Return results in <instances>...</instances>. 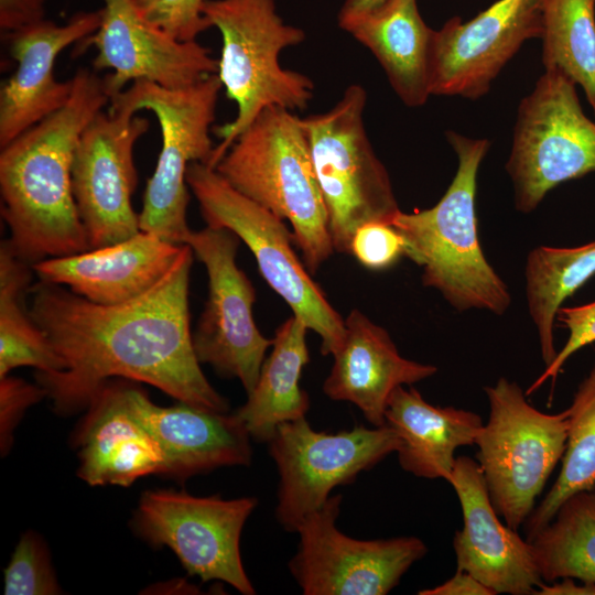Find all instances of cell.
Here are the masks:
<instances>
[{"label":"cell","instance_id":"obj_1","mask_svg":"<svg viewBox=\"0 0 595 595\" xmlns=\"http://www.w3.org/2000/svg\"><path fill=\"white\" fill-rule=\"evenodd\" d=\"M194 252L184 244L172 268L145 293L119 304L90 302L65 286L37 281L28 310L65 368L36 372L56 413L72 414L112 378L149 383L180 402L228 412L203 374L190 328Z\"/></svg>","mask_w":595,"mask_h":595},{"label":"cell","instance_id":"obj_2","mask_svg":"<svg viewBox=\"0 0 595 595\" xmlns=\"http://www.w3.org/2000/svg\"><path fill=\"white\" fill-rule=\"evenodd\" d=\"M64 107L24 131L0 153L1 216L11 251L30 263L89 250L72 190L79 138L109 102L104 78L87 68L73 76Z\"/></svg>","mask_w":595,"mask_h":595},{"label":"cell","instance_id":"obj_3","mask_svg":"<svg viewBox=\"0 0 595 595\" xmlns=\"http://www.w3.org/2000/svg\"><path fill=\"white\" fill-rule=\"evenodd\" d=\"M457 170L431 208L399 213L391 224L403 237L405 255L422 268V283L435 289L457 311L502 315L511 303L508 286L480 247L476 216L477 174L489 142L447 131Z\"/></svg>","mask_w":595,"mask_h":595},{"label":"cell","instance_id":"obj_4","mask_svg":"<svg viewBox=\"0 0 595 595\" xmlns=\"http://www.w3.org/2000/svg\"><path fill=\"white\" fill-rule=\"evenodd\" d=\"M214 169L240 194L290 223L311 274L333 255L309 141L301 118L291 110L263 109Z\"/></svg>","mask_w":595,"mask_h":595},{"label":"cell","instance_id":"obj_5","mask_svg":"<svg viewBox=\"0 0 595 595\" xmlns=\"http://www.w3.org/2000/svg\"><path fill=\"white\" fill-rule=\"evenodd\" d=\"M202 13L208 26L217 28L221 34L217 76L237 105L235 119L214 129L221 140L207 164L214 169L263 109L306 108L314 83L280 63L281 52L302 43L305 33L282 20L274 0H205Z\"/></svg>","mask_w":595,"mask_h":595},{"label":"cell","instance_id":"obj_6","mask_svg":"<svg viewBox=\"0 0 595 595\" xmlns=\"http://www.w3.org/2000/svg\"><path fill=\"white\" fill-rule=\"evenodd\" d=\"M221 87L217 74L175 89L136 80L110 98V112L133 117L139 110H149L160 125L162 148L139 213L142 231L185 244L191 232L186 172L192 162L208 164L210 160L215 147L209 130Z\"/></svg>","mask_w":595,"mask_h":595},{"label":"cell","instance_id":"obj_7","mask_svg":"<svg viewBox=\"0 0 595 595\" xmlns=\"http://www.w3.org/2000/svg\"><path fill=\"white\" fill-rule=\"evenodd\" d=\"M367 93L349 85L327 111L301 118L325 204L334 250L350 255L363 225L391 224L399 213L389 174L364 125Z\"/></svg>","mask_w":595,"mask_h":595},{"label":"cell","instance_id":"obj_8","mask_svg":"<svg viewBox=\"0 0 595 595\" xmlns=\"http://www.w3.org/2000/svg\"><path fill=\"white\" fill-rule=\"evenodd\" d=\"M484 390L489 416L475 440L477 463L497 513L509 528L518 530L562 459L569 409L544 413L527 401L517 382L505 377Z\"/></svg>","mask_w":595,"mask_h":595},{"label":"cell","instance_id":"obj_9","mask_svg":"<svg viewBox=\"0 0 595 595\" xmlns=\"http://www.w3.org/2000/svg\"><path fill=\"white\" fill-rule=\"evenodd\" d=\"M186 182L207 226L236 234L253 253L266 282L321 338V353L340 346L345 323L293 249L284 220L236 191L215 169L192 162Z\"/></svg>","mask_w":595,"mask_h":595},{"label":"cell","instance_id":"obj_10","mask_svg":"<svg viewBox=\"0 0 595 595\" xmlns=\"http://www.w3.org/2000/svg\"><path fill=\"white\" fill-rule=\"evenodd\" d=\"M575 85L545 71L519 105L506 169L521 213L536 209L559 184L595 172V122L582 110Z\"/></svg>","mask_w":595,"mask_h":595},{"label":"cell","instance_id":"obj_11","mask_svg":"<svg viewBox=\"0 0 595 595\" xmlns=\"http://www.w3.org/2000/svg\"><path fill=\"white\" fill-rule=\"evenodd\" d=\"M267 443L279 474L275 518L284 530L295 532L335 487L353 484L396 452L398 436L387 424L327 433L301 418L279 424Z\"/></svg>","mask_w":595,"mask_h":595},{"label":"cell","instance_id":"obj_12","mask_svg":"<svg viewBox=\"0 0 595 595\" xmlns=\"http://www.w3.org/2000/svg\"><path fill=\"white\" fill-rule=\"evenodd\" d=\"M257 505L253 497L223 499L175 490L145 491L133 528L151 545L170 548L190 575L203 582H226L244 595H253L239 547L242 528Z\"/></svg>","mask_w":595,"mask_h":595},{"label":"cell","instance_id":"obj_13","mask_svg":"<svg viewBox=\"0 0 595 595\" xmlns=\"http://www.w3.org/2000/svg\"><path fill=\"white\" fill-rule=\"evenodd\" d=\"M239 242L229 229L212 226L191 230L185 239L208 277L205 307L192 334L195 355L220 376L237 378L248 394L272 339L255 323V288L236 262Z\"/></svg>","mask_w":595,"mask_h":595},{"label":"cell","instance_id":"obj_14","mask_svg":"<svg viewBox=\"0 0 595 595\" xmlns=\"http://www.w3.org/2000/svg\"><path fill=\"white\" fill-rule=\"evenodd\" d=\"M342 496H331L299 523L289 570L305 595H386L428 548L416 537L360 540L336 527Z\"/></svg>","mask_w":595,"mask_h":595},{"label":"cell","instance_id":"obj_15","mask_svg":"<svg viewBox=\"0 0 595 595\" xmlns=\"http://www.w3.org/2000/svg\"><path fill=\"white\" fill-rule=\"evenodd\" d=\"M149 126L142 117L100 111L79 138L72 190L89 250L141 231L139 214L131 204L138 184L133 148Z\"/></svg>","mask_w":595,"mask_h":595},{"label":"cell","instance_id":"obj_16","mask_svg":"<svg viewBox=\"0 0 595 595\" xmlns=\"http://www.w3.org/2000/svg\"><path fill=\"white\" fill-rule=\"evenodd\" d=\"M541 35L539 0H498L469 21L450 19L433 32L431 95L479 98L521 45Z\"/></svg>","mask_w":595,"mask_h":595},{"label":"cell","instance_id":"obj_17","mask_svg":"<svg viewBox=\"0 0 595 595\" xmlns=\"http://www.w3.org/2000/svg\"><path fill=\"white\" fill-rule=\"evenodd\" d=\"M102 1L100 25L83 43L96 47L97 69L112 71L104 77L109 100L130 82L175 89L217 74L218 60L208 47L173 39L144 18L136 0Z\"/></svg>","mask_w":595,"mask_h":595},{"label":"cell","instance_id":"obj_18","mask_svg":"<svg viewBox=\"0 0 595 595\" xmlns=\"http://www.w3.org/2000/svg\"><path fill=\"white\" fill-rule=\"evenodd\" d=\"M448 484L463 515V527L453 540L457 569L472 574L495 595L534 594L543 580L531 544L498 518L479 464L468 456L456 457Z\"/></svg>","mask_w":595,"mask_h":595},{"label":"cell","instance_id":"obj_19","mask_svg":"<svg viewBox=\"0 0 595 595\" xmlns=\"http://www.w3.org/2000/svg\"><path fill=\"white\" fill-rule=\"evenodd\" d=\"M100 21L101 10L80 12L63 25L42 20L6 34L18 66L0 91V148L66 105L73 79L55 78V61L68 45L94 34Z\"/></svg>","mask_w":595,"mask_h":595},{"label":"cell","instance_id":"obj_20","mask_svg":"<svg viewBox=\"0 0 595 595\" xmlns=\"http://www.w3.org/2000/svg\"><path fill=\"white\" fill-rule=\"evenodd\" d=\"M125 396L133 414L163 454L160 475L184 480L226 466H249L250 434L239 416L180 402L160 407L125 380Z\"/></svg>","mask_w":595,"mask_h":595},{"label":"cell","instance_id":"obj_21","mask_svg":"<svg viewBox=\"0 0 595 595\" xmlns=\"http://www.w3.org/2000/svg\"><path fill=\"white\" fill-rule=\"evenodd\" d=\"M183 245L141 230L110 246L41 260L32 269L40 281L65 286L90 302L119 304L155 285L172 268Z\"/></svg>","mask_w":595,"mask_h":595},{"label":"cell","instance_id":"obj_22","mask_svg":"<svg viewBox=\"0 0 595 595\" xmlns=\"http://www.w3.org/2000/svg\"><path fill=\"white\" fill-rule=\"evenodd\" d=\"M344 323L323 391L332 400L355 404L374 426L383 425L391 393L432 377L437 368L402 357L389 333L357 309Z\"/></svg>","mask_w":595,"mask_h":595},{"label":"cell","instance_id":"obj_23","mask_svg":"<svg viewBox=\"0 0 595 595\" xmlns=\"http://www.w3.org/2000/svg\"><path fill=\"white\" fill-rule=\"evenodd\" d=\"M76 445L78 475L90 486L128 487L140 477L162 472V451L130 409L125 380H108L96 392Z\"/></svg>","mask_w":595,"mask_h":595},{"label":"cell","instance_id":"obj_24","mask_svg":"<svg viewBox=\"0 0 595 595\" xmlns=\"http://www.w3.org/2000/svg\"><path fill=\"white\" fill-rule=\"evenodd\" d=\"M385 424L398 436L396 453L403 470L448 483L455 451L475 444L483 421L473 411L431 404L412 386H400L388 400Z\"/></svg>","mask_w":595,"mask_h":595},{"label":"cell","instance_id":"obj_25","mask_svg":"<svg viewBox=\"0 0 595 595\" xmlns=\"http://www.w3.org/2000/svg\"><path fill=\"white\" fill-rule=\"evenodd\" d=\"M340 28L374 54L404 105L425 104L434 30L422 19L416 0H387Z\"/></svg>","mask_w":595,"mask_h":595},{"label":"cell","instance_id":"obj_26","mask_svg":"<svg viewBox=\"0 0 595 595\" xmlns=\"http://www.w3.org/2000/svg\"><path fill=\"white\" fill-rule=\"evenodd\" d=\"M307 329L295 315L277 328L271 354L263 361L258 381L236 411L258 442H268L279 424L306 415L310 399L300 386V378L310 361Z\"/></svg>","mask_w":595,"mask_h":595},{"label":"cell","instance_id":"obj_27","mask_svg":"<svg viewBox=\"0 0 595 595\" xmlns=\"http://www.w3.org/2000/svg\"><path fill=\"white\" fill-rule=\"evenodd\" d=\"M595 274V241L573 248L539 246L526 262V299L543 363L556 355L554 323L564 301Z\"/></svg>","mask_w":595,"mask_h":595},{"label":"cell","instance_id":"obj_28","mask_svg":"<svg viewBox=\"0 0 595 595\" xmlns=\"http://www.w3.org/2000/svg\"><path fill=\"white\" fill-rule=\"evenodd\" d=\"M32 273V266L18 258L4 239L0 246V378L21 366L43 372L65 368L28 310Z\"/></svg>","mask_w":595,"mask_h":595},{"label":"cell","instance_id":"obj_29","mask_svg":"<svg viewBox=\"0 0 595 595\" xmlns=\"http://www.w3.org/2000/svg\"><path fill=\"white\" fill-rule=\"evenodd\" d=\"M543 582L564 577L595 583V493L569 497L529 541Z\"/></svg>","mask_w":595,"mask_h":595},{"label":"cell","instance_id":"obj_30","mask_svg":"<svg viewBox=\"0 0 595 595\" xmlns=\"http://www.w3.org/2000/svg\"><path fill=\"white\" fill-rule=\"evenodd\" d=\"M542 62L582 86L595 109V0H539Z\"/></svg>","mask_w":595,"mask_h":595},{"label":"cell","instance_id":"obj_31","mask_svg":"<svg viewBox=\"0 0 595 595\" xmlns=\"http://www.w3.org/2000/svg\"><path fill=\"white\" fill-rule=\"evenodd\" d=\"M569 409V429L558 478L524 522L526 539L549 523L571 496L595 488V361Z\"/></svg>","mask_w":595,"mask_h":595},{"label":"cell","instance_id":"obj_32","mask_svg":"<svg viewBox=\"0 0 595 595\" xmlns=\"http://www.w3.org/2000/svg\"><path fill=\"white\" fill-rule=\"evenodd\" d=\"M61 591L46 544L35 532H25L4 569V594L55 595Z\"/></svg>","mask_w":595,"mask_h":595},{"label":"cell","instance_id":"obj_33","mask_svg":"<svg viewBox=\"0 0 595 595\" xmlns=\"http://www.w3.org/2000/svg\"><path fill=\"white\" fill-rule=\"evenodd\" d=\"M205 0H136L153 25L181 42L196 41L208 29L202 13Z\"/></svg>","mask_w":595,"mask_h":595},{"label":"cell","instance_id":"obj_34","mask_svg":"<svg viewBox=\"0 0 595 595\" xmlns=\"http://www.w3.org/2000/svg\"><path fill=\"white\" fill-rule=\"evenodd\" d=\"M350 255L370 270H383L405 255V242L392 225L372 221L355 231Z\"/></svg>","mask_w":595,"mask_h":595},{"label":"cell","instance_id":"obj_35","mask_svg":"<svg viewBox=\"0 0 595 595\" xmlns=\"http://www.w3.org/2000/svg\"><path fill=\"white\" fill-rule=\"evenodd\" d=\"M556 318L569 331V338L552 363L527 389V396L537 391L548 379L554 380L573 354L595 342V301L573 307L562 306Z\"/></svg>","mask_w":595,"mask_h":595},{"label":"cell","instance_id":"obj_36","mask_svg":"<svg viewBox=\"0 0 595 595\" xmlns=\"http://www.w3.org/2000/svg\"><path fill=\"white\" fill-rule=\"evenodd\" d=\"M44 397H46V391L41 385L34 386L9 375L0 378V445L2 454L10 450L13 430L24 411Z\"/></svg>","mask_w":595,"mask_h":595},{"label":"cell","instance_id":"obj_37","mask_svg":"<svg viewBox=\"0 0 595 595\" xmlns=\"http://www.w3.org/2000/svg\"><path fill=\"white\" fill-rule=\"evenodd\" d=\"M46 0H0V28L4 34L44 20Z\"/></svg>","mask_w":595,"mask_h":595},{"label":"cell","instance_id":"obj_38","mask_svg":"<svg viewBox=\"0 0 595 595\" xmlns=\"http://www.w3.org/2000/svg\"><path fill=\"white\" fill-rule=\"evenodd\" d=\"M419 595H495V593L466 571L456 569L444 583L421 589Z\"/></svg>","mask_w":595,"mask_h":595},{"label":"cell","instance_id":"obj_39","mask_svg":"<svg viewBox=\"0 0 595 595\" xmlns=\"http://www.w3.org/2000/svg\"><path fill=\"white\" fill-rule=\"evenodd\" d=\"M534 595H595V583L564 577L554 582H543L534 591Z\"/></svg>","mask_w":595,"mask_h":595},{"label":"cell","instance_id":"obj_40","mask_svg":"<svg viewBox=\"0 0 595 595\" xmlns=\"http://www.w3.org/2000/svg\"><path fill=\"white\" fill-rule=\"evenodd\" d=\"M387 0H345L338 13L339 26L379 8Z\"/></svg>","mask_w":595,"mask_h":595},{"label":"cell","instance_id":"obj_41","mask_svg":"<svg viewBox=\"0 0 595 595\" xmlns=\"http://www.w3.org/2000/svg\"><path fill=\"white\" fill-rule=\"evenodd\" d=\"M594 113H595V109H594Z\"/></svg>","mask_w":595,"mask_h":595}]
</instances>
